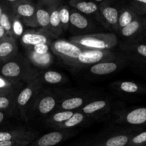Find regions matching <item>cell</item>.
<instances>
[{
  "label": "cell",
  "instance_id": "1",
  "mask_svg": "<svg viewBox=\"0 0 146 146\" xmlns=\"http://www.w3.org/2000/svg\"><path fill=\"white\" fill-rule=\"evenodd\" d=\"M0 75L14 81H29L39 76L38 71L33 68L28 59L19 56L1 64Z\"/></svg>",
  "mask_w": 146,
  "mask_h": 146
},
{
  "label": "cell",
  "instance_id": "2",
  "mask_svg": "<svg viewBox=\"0 0 146 146\" xmlns=\"http://www.w3.org/2000/svg\"><path fill=\"white\" fill-rule=\"evenodd\" d=\"M70 41L84 49L109 50L118 44L116 36L111 33L75 36Z\"/></svg>",
  "mask_w": 146,
  "mask_h": 146
},
{
  "label": "cell",
  "instance_id": "3",
  "mask_svg": "<svg viewBox=\"0 0 146 146\" xmlns=\"http://www.w3.org/2000/svg\"><path fill=\"white\" fill-rule=\"evenodd\" d=\"M41 88V81L39 78L27 82V86L19 92L16 97V105L19 108L21 116L24 120H28V111L31 106H34Z\"/></svg>",
  "mask_w": 146,
  "mask_h": 146
},
{
  "label": "cell",
  "instance_id": "4",
  "mask_svg": "<svg viewBox=\"0 0 146 146\" xmlns=\"http://www.w3.org/2000/svg\"><path fill=\"white\" fill-rule=\"evenodd\" d=\"M50 45L54 54L71 66L84 50L76 44L65 40H56L51 42Z\"/></svg>",
  "mask_w": 146,
  "mask_h": 146
},
{
  "label": "cell",
  "instance_id": "5",
  "mask_svg": "<svg viewBox=\"0 0 146 146\" xmlns=\"http://www.w3.org/2000/svg\"><path fill=\"white\" fill-rule=\"evenodd\" d=\"M113 58H115L114 54L109 50L84 49L71 66L94 65L98 63L111 61Z\"/></svg>",
  "mask_w": 146,
  "mask_h": 146
},
{
  "label": "cell",
  "instance_id": "6",
  "mask_svg": "<svg viewBox=\"0 0 146 146\" xmlns=\"http://www.w3.org/2000/svg\"><path fill=\"white\" fill-rule=\"evenodd\" d=\"M12 12L21 19L23 24L30 27H37L35 14L36 6L31 1H21L11 7Z\"/></svg>",
  "mask_w": 146,
  "mask_h": 146
},
{
  "label": "cell",
  "instance_id": "7",
  "mask_svg": "<svg viewBox=\"0 0 146 146\" xmlns=\"http://www.w3.org/2000/svg\"><path fill=\"white\" fill-rule=\"evenodd\" d=\"M120 121L135 126L146 125V106L138 107L125 111L121 115Z\"/></svg>",
  "mask_w": 146,
  "mask_h": 146
},
{
  "label": "cell",
  "instance_id": "8",
  "mask_svg": "<svg viewBox=\"0 0 146 146\" xmlns=\"http://www.w3.org/2000/svg\"><path fill=\"white\" fill-rule=\"evenodd\" d=\"M17 54L18 46L14 36H7L0 40V64L14 58Z\"/></svg>",
  "mask_w": 146,
  "mask_h": 146
},
{
  "label": "cell",
  "instance_id": "9",
  "mask_svg": "<svg viewBox=\"0 0 146 146\" xmlns=\"http://www.w3.org/2000/svg\"><path fill=\"white\" fill-rule=\"evenodd\" d=\"M146 27V15H139L128 25L121 29V34L126 38H135L143 35Z\"/></svg>",
  "mask_w": 146,
  "mask_h": 146
},
{
  "label": "cell",
  "instance_id": "10",
  "mask_svg": "<svg viewBox=\"0 0 146 146\" xmlns=\"http://www.w3.org/2000/svg\"><path fill=\"white\" fill-rule=\"evenodd\" d=\"M37 133L31 130L17 128L8 131L0 132V142L14 141H31L36 138Z\"/></svg>",
  "mask_w": 146,
  "mask_h": 146
},
{
  "label": "cell",
  "instance_id": "11",
  "mask_svg": "<svg viewBox=\"0 0 146 146\" xmlns=\"http://www.w3.org/2000/svg\"><path fill=\"white\" fill-rule=\"evenodd\" d=\"M21 42L27 47L33 46L39 44H51V37L46 31L40 29L39 31H26L22 34Z\"/></svg>",
  "mask_w": 146,
  "mask_h": 146
},
{
  "label": "cell",
  "instance_id": "12",
  "mask_svg": "<svg viewBox=\"0 0 146 146\" xmlns=\"http://www.w3.org/2000/svg\"><path fill=\"white\" fill-rule=\"evenodd\" d=\"M69 135L65 131L50 132L33 141L29 146H56L66 139Z\"/></svg>",
  "mask_w": 146,
  "mask_h": 146
},
{
  "label": "cell",
  "instance_id": "13",
  "mask_svg": "<svg viewBox=\"0 0 146 146\" xmlns=\"http://www.w3.org/2000/svg\"><path fill=\"white\" fill-rule=\"evenodd\" d=\"M101 17L106 24L118 29V21L120 10L113 6L109 5L106 1L103 2L99 7Z\"/></svg>",
  "mask_w": 146,
  "mask_h": 146
},
{
  "label": "cell",
  "instance_id": "14",
  "mask_svg": "<svg viewBox=\"0 0 146 146\" xmlns=\"http://www.w3.org/2000/svg\"><path fill=\"white\" fill-rule=\"evenodd\" d=\"M58 101L55 96L44 95L37 97L34 104V108L41 115H46L51 113L56 106Z\"/></svg>",
  "mask_w": 146,
  "mask_h": 146
},
{
  "label": "cell",
  "instance_id": "15",
  "mask_svg": "<svg viewBox=\"0 0 146 146\" xmlns=\"http://www.w3.org/2000/svg\"><path fill=\"white\" fill-rule=\"evenodd\" d=\"M27 56L30 64L38 68H47L54 62V57L50 52L38 54L27 48Z\"/></svg>",
  "mask_w": 146,
  "mask_h": 146
},
{
  "label": "cell",
  "instance_id": "16",
  "mask_svg": "<svg viewBox=\"0 0 146 146\" xmlns=\"http://www.w3.org/2000/svg\"><path fill=\"white\" fill-rule=\"evenodd\" d=\"M59 6H53L48 7L50 13V22L48 27V34L53 37H58L63 32L58 12Z\"/></svg>",
  "mask_w": 146,
  "mask_h": 146
},
{
  "label": "cell",
  "instance_id": "17",
  "mask_svg": "<svg viewBox=\"0 0 146 146\" xmlns=\"http://www.w3.org/2000/svg\"><path fill=\"white\" fill-rule=\"evenodd\" d=\"M69 4L78 12L84 14L91 15L99 12V7L94 1L85 0H71L69 1Z\"/></svg>",
  "mask_w": 146,
  "mask_h": 146
},
{
  "label": "cell",
  "instance_id": "18",
  "mask_svg": "<svg viewBox=\"0 0 146 146\" xmlns=\"http://www.w3.org/2000/svg\"><path fill=\"white\" fill-rule=\"evenodd\" d=\"M119 68V64L114 61H104V62L98 63L90 68V71L95 75H108L115 72Z\"/></svg>",
  "mask_w": 146,
  "mask_h": 146
},
{
  "label": "cell",
  "instance_id": "19",
  "mask_svg": "<svg viewBox=\"0 0 146 146\" xmlns=\"http://www.w3.org/2000/svg\"><path fill=\"white\" fill-rule=\"evenodd\" d=\"M35 19L37 27H39L41 30L48 34L50 22V13L48 9H46L44 6L40 4L36 6Z\"/></svg>",
  "mask_w": 146,
  "mask_h": 146
},
{
  "label": "cell",
  "instance_id": "20",
  "mask_svg": "<svg viewBox=\"0 0 146 146\" xmlns=\"http://www.w3.org/2000/svg\"><path fill=\"white\" fill-rule=\"evenodd\" d=\"M139 14L136 12L133 7L129 4L120 10L119 17L118 21V29L121 30L130 24L133 19H135Z\"/></svg>",
  "mask_w": 146,
  "mask_h": 146
},
{
  "label": "cell",
  "instance_id": "21",
  "mask_svg": "<svg viewBox=\"0 0 146 146\" xmlns=\"http://www.w3.org/2000/svg\"><path fill=\"white\" fill-rule=\"evenodd\" d=\"M135 134L134 133L118 134L113 135L98 144L106 146H128L130 141Z\"/></svg>",
  "mask_w": 146,
  "mask_h": 146
},
{
  "label": "cell",
  "instance_id": "22",
  "mask_svg": "<svg viewBox=\"0 0 146 146\" xmlns=\"http://www.w3.org/2000/svg\"><path fill=\"white\" fill-rule=\"evenodd\" d=\"M117 87L121 91L128 94H141L146 93V87L134 81H121L117 84Z\"/></svg>",
  "mask_w": 146,
  "mask_h": 146
},
{
  "label": "cell",
  "instance_id": "23",
  "mask_svg": "<svg viewBox=\"0 0 146 146\" xmlns=\"http://www.w3.org/2000/svg\"><path fill=\"white\" fill-rule=\"evenodd\" d=\"M70 24L78 29H86L89 27L90 21L84 14L72 10L70 14Z\"/></svg>",
  "mask_w": 146,
  "mask_h": 146
},
{
  "label": "cell",
  "instance_id": "24",
  "mask_svg": "<svg viewBox=\"0 0 146 146\" xmlns=\"http://www.w3.org/2000/svg\"><path fill=\"white\" fill-rule=\"evenodd\" d=\"M126 49L133 54L136 59L146 64V44L134 41L127 46Z\"/></svg>",
  "mask_w": 146,
  "mask_h": 146
},
{
  "label": "cell",
  "instance_id": "25",
  "mask_svg": "<svg viewBox=\"0 0 146 146\" xmlns=\"http://www.w3.org/2000/svg\"><path fill=\"white\" fill-rule=\"evenodd\" d=\"M85 100L81 97H72L61 101L59 105V109L61 111H72L79 108L84 105Z\"/></svg>",
  "mask_w": 146,
  "mask_h": 146
},
{
  "label": "cell",
  "instance_id": "26",
  "mask_svg": "<svg viewBox=\"0 0 146 146\" xmlns=\"http://www.w3.org/2000/svg\"><path fill=\"white\" fill-rule=\"evenodd\" d=\"M107 106H108V101L104 100H96L84 106L81 109V112L85 115H91L105 109Z\"/></svg>",
  "mask_w": 146,
  "mask_h": 146
},
{
  "label": "cell",
  "instance_id": "27",
  "mask_svg": "<svg viewBox=\"0 0 146 146\" xmlns=\"http://www.w3.org/2000/svg\"><path fill=\"white\" fill-rule=\"evenodd\" d=\"M86 115L82 112H75L74 115L68 120L65 121L60 125H56V128L61 130L69 129V128H74L79 124H81L85 120Z\"/></svg>",
  "mask_w": 146,
  "mask_h": 146
},
{
  "label": "cell",
  "instance_id": "28",
  "mask_svg": "<svg viewBox=\"0 0 146 146\" xmlns=\"http://www.w3.org/2000/svg\"><path fill=\"white\" fill-rule=\"evenodd\" d=\"M14 17V13L10 12L8 10L4 9L1 17H0V26L7 31L9 36L12 35V19Z\"/></svg>",
  "mask_w": 146,
  "mask_h": 146
},
{
  "label": "cell",
  "instance_id": "29",
  "mask_svg": "<svg viewBox=\"0 0 146 146\" xmlns=\"http://www.w3.org/2000/svg\"><path fill=\"white\" fill-rule=\"evenodd\" d=\"M40 81H43L48 84H60L64 79L63 75L59 72L55 71H48L43 73L41 78L38 76Z\"/></svg>",
  "mask_w": 146,
  "mask_h": 146
},
{
  "label": "cell",
  "instance_id": "30",
  "mask_svg": "<svg viewBox=\"0 0 146 146\" xmlns=\"http://www.w3.org/2000/svg\"><path fill=\"white\" fill-rule=\"evenodd\" d=\"M74 112L72 111H61L57 112L54 113L50 118V123L54 124L56 126L69 119L74 115Z\"/></svg>",
  "mask_w": 146,
  "mask_h": 146
},
{
  "label": "cell",
  "instance_id": "31",
  "mask_svg": "<svg viewBox=\"0 0 146 146\" xmlns=\"http://www.w3.org/2000/svg\"><path fill=\"white\" fill-rule=\"evenodd\" d=\"M58 12H59V18L63 31H66L70 25L71 11L66 6H59Z\"/></svg>",
  "mask_w": 146,
  "mask_h": 146
},
{
  "label": "cell",
  "instance_id": "32",
  "mask_svg": "<svg viewBox=\"0 0 146 146\" xmlns=\"http://www.w3.org/2000/svg\"><path fill=\"white\" fill-rule=\"evenodd\" d=\"M18 84H19L18 81H11L0 75V91L14 93L16 91V86Z\"/></svg>",
  "mask_w": 146,
  "mask_h": 146
},
{
  "label": "cell",
  "instance_id": "33",
  "mask_svg": "<svg viewBox=\"0 0 146 146\" xmlns=\"http://www.w3.org/2000/svg\"><path fill=\"white\" fill-rule=\"evenodd\" d=\"M128 146H146V131L136 133L130 141Z\"/></svg>",
  "mask_w": 146,
  "mask_h": 146
},
{
  "label": "cell",
  "instance_id": "34",
  "mask_svg": "<svg viewBox=\"0 0 146 146\" xmlns=\"http://www.w3.org/2000/svg\"><path fill=\"white\" fill-rule=\"evenodd\" d=\"M16 103V97L14 94H8V95L0 96V111L3 110H7L11 108V106Z\"/></svg>",
  "mask_w": 146,
  "mask_h": 146
},
{
  "label": "cell",
  "instance_id": "35",
  "mask_svg": "<svg viewBox=\"0 0 146 146\" xmlns=\"http://www.w3.org/2000/svg\"><path fill=\"white\" fill-rule=\"evenodd\" d=\"M24 34V26L22 21L19 17L14 14L12 19V35L21 36Z\"/></svg>",
  "mask_w": 146,
  "mask_h": 146
},
{
  "label": "cell",
  "instance_id": "36",
  "mask_svg": "<svg viewBox=\"0 0 146 146\" xmlns=\"http://www.w3.org/2000/svg\"><path fill=\"white\" fill-rule=\"evenodd\" d=\"M130 4L139 15H146V0H131Z\"/></svg>",
  "mask_w": 146,
  "mask_h": 146
},
{
  "label": "cell",
  "instance_id": "37",
  "mask_svg": "<svg viewBox=\"0 0 146 146\" xmlns=\"http://www.w3.org/2000/svg\"><path fill=\"white\" fill-rule=\"evenodd\" d=\"M27 48L38 54H45L49 52V44H39L33 46L27 47Z\"/></svg>",
  "mask_w": 146,
  "mask_h": 146
},
{
  "label": "cell",
  "instance_id": "38",
  "mask_svg": "<svg viewBox=\"0 0 146 146\" xmlns=\"http://www.w3.org/2000/svg\"><path fill=\"white\" fill-rule=\"evenodd\" d=\"M31 141H14L0 142V146H29Z\"/></svg>",
  "mask_w": 146,
  "mask_h": 146
},
{
  "label": "cell",
  "instance_id": "39",
  "mask_svg": "<svg viewBox=\"0 0 146 146\" xmlns=\"http://www.w3.org/2000/svg\"><path fill=\"white\" fill-rule=\"evenodd\" d=\"M40 5L51 7L53 6H60L61 0H38Z\"/></svg>",
  "mask_w": 146,
  "mask_h": 146
},
{
  "label": "cell",
  "instance_id": "40",
  "mask_svg": "<svg viewBox=\"0 0 146 146\" xmlns=\"http://www.w3.org/2000/svg\"><path fill=\"white\" fill-rule=\"evenodd\" d=\"M7 36L9 35L7 34V31L4 29V28H2V27L0 26V40H1L2 38H4V37Z\"/></svg>",
  "mask_w": 146,
  "mask_h": 146
},
{
  "label": "cell",
  "instance_id": "41",
  "mask_svg": "<svg viewBox=\"0 0 146 146\" xmlns=\"http://www.w3.org/2000/svg\"><path fill=\"white\" fill-rule=\"evenodd\" d=\"M7 4H8L9 5H10L11 7H12L13 5H14L15 4L18 3L19 1V0H4Z\"/></svg>",
  "mask_w": 146,
  "mask_h": 146
},
{
  "label": "cell",
  "instance_id": "42",
  "mask_svg": "<svg viewBox=\"0 0 146 146\" xmlns=\"http://www.w3.org/2000/svg\"><path fill=\"white\" fill-rule=\"evenodd\" d=\"M4 118H5V115H4L3 111H0V124L4 121Z\"/></svg>",
  "mask_w": 146,
  "mask_h": 146
},
{
  "label": "cell",
  "instance_id": "43",
  "mask_svg": "<svg viewBox=\"0 0 146 146\" xmlns=\"http://www.w3.org/2000/svg\"><path fill=\"white\" fill-rule=\"evenodd\" d=\"M14 94V93H9V92H7V91H0V96L8 95V94Z\"/></svg>",
  "mask_w": 146,
  "mask_h": 146
},
{
  "label": "cell",
  "instance_id": "44",
  "mask_svg": "<svg viewBox=\"0 0 146 146\" xmlns=\"http://www.w3.org/2000/svg\"><path fill=\"white\" fill-rule=\"evenodd\" d=\"M4 7H3L2 6L0 5V17H1V14H2V13H3V11H4Z\"/></svg>",
  "mask_w": 146,
  "mask_h": 146
},
{
  "label": "cell",
  "instance_id": "45",
  "mask_svg": "<svg viewBox=\"0 0 146 146\" xmlns=\"http://www.w3.org/2000/svg\"><path fill=\"white\" fill-rule=\"evenodd\" d=\"M94 1H96V2H105V0H94Z\"/></svg>",
  "mask_w": 146,
  "mask_h": 146
},
{
  "label": "cell",
  "instance_id": "46",
  "mask_svg": "<svg viewBox=\"0 0 146 146\" xmlns=\"http://www.w3.org/2000/svg\"><path fill=\"white\" fill-rule=\"evenodd\" d=\"M88 146H106V145H100V144H95V145H88Z\"/></svg>",
  "mask_w": 146,
  "mask_h": 146
},
{
  "label": "cell",
  "instance_id": "47",
  "mask_svg": "<svg viewBox=\"0 0 146 146\" xmlns=\"http://www.w3.org/2000/svg\"><path fill=\"white\" fill-rule=\"evenodd\" d=\"M143 36H144L146 37V28L145 29V31H144V33H143Z\"/></svg>",
  "mask_w": 146,
  "mask_h": 146
},
{
  "label": "cell",
  "instance_id": "48",
  "mask_svg": "<svg viewBox=\"0 0 146 146\" xmlns=\"http://www.w3.org/2000/svg\"><path fill=\"white\" fill-rule=\"evenodd\" d=\"M21 1H31V0H19Z\"/></svg>",
  "mask_w": 146,
  "mask_h": 146
},
{
  "label": "cell",
  "instance_id": "49",
  "mask_svg": "<svg viewBox=\"0 0 146 146\" xmlns=\"http://www.w3.org/2000/svg\"><path fill=\"white\" fill-rule=\"evenodd\" d=\"M145 28H146V27H145Z\"/></svg>",
  "mask_w": 146,
  "mask_h": 146
}]
</instances>
